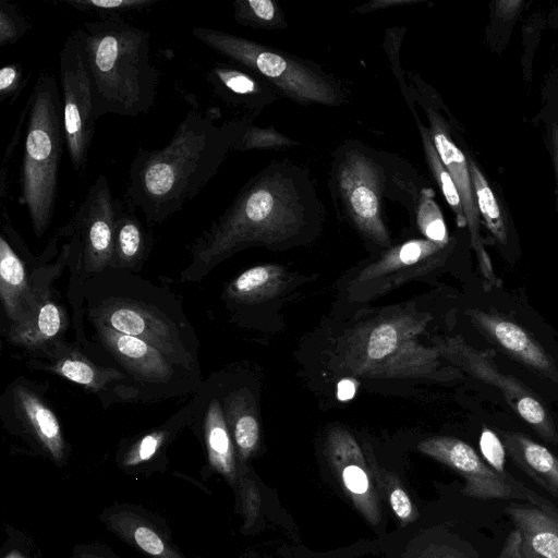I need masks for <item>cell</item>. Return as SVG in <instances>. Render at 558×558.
Instances as JSON below:
<instances>
[{
  "instance_id": "1",
  "label": "cell",
  "mask_w": 558,
  "mask_h": 558,
  "mask_svg": "<svg viewBox=\"0 0 558 558\" xmlns=\"http://www.w3.org/2000/svg\"><path fill=\"white\" fill-rule=\"evenodd\" d=\"M311 182L295 167L272 165L254 175L231 205L190 245L181 281L197 282L232 254L253 245H280L299 236L317 211Z\"/></svg>"
},
{
  "instance_id": "2",
  "label": "cell",
  "mask_w": 558,
  "mask_h": 558,
  "mask_svg": "<svg viewBox=\"0 0 558 558\" xmlns=\"http://www.w3.org/2000/svg\"><path fill=\"white\" fill-rule=\"evenodd\" d=\"M218 113L216 108L191 109L166 146L137 149L126 197L149 222L169 219L217 174L233 143L232 122L218 125Z\"/></svg>"
},
{
  "instance_id": "3",
  "label": "cell",
  "mask_w": 558,
  "mask_h": 558,
  "mask_svg": "<svg viewBox=\"0 0 558 558\" xmlns=\"http://www.w3.org/2000/svg\"><path fill=\"white\" fill-rule=\"evenodd\" d=\"M76 289L90 324L136 337L175 364L201 374L198 339L170 291L133 271L110 268L78 278Z\"/></svg>"
},
{
  "instance_id": "4",
  "label": "cell",
  "mask_w": 558,
  "mask_h": 558,
  "mask_svg": "<svg viewBox=\"0 0 558 558\" xmlns=\"http://www.w3.org/2000/svg\"><path fill=\"white\" fill-rule=\"evenodd\" d=\"M92 78L95 114L138 117L155 104L159 71L150 59L149 33L122 19L81 27Z\"/></svg>"
},
{
  "instance_id": "5",
  "label": "cell",
  "mask_w": 558,
  "mask_h": 558,
  "mask_svg": "<svg viewBox=\"0 0 558 558\" xmlns=\"http://www.w3.org/2000/svg\"><path fill=\"white\" fill-rule=\"evenodd\" d=\"M432 320L428 313L399 307L361 323L343 337L337 350L340 369L372 379L449 378L460 373L440 369L436 347L417 338Z\"/></svg>"
},
{
  "instance_id": "6",
  "label": "cell",
  "mask_w": 558,
  "mask_h": 558,
  "mask_svg": "<svg viewBox=\"0 0 558 558\" xmlns=\"http://www.w3.org/2000/svg\"><path fill=\"white\" fill-rule=\"evenodd\" d=\"M21 204L41 238L54 214L59 167L65 145L61 95L56 77L43 72L27 100Z\"/></svg>"
},
{
  "instance_id": "7",
  "label": "cell",
  "mask_w": 558,
  "mask_h": 558,
  "mask_svg": "<svg viewBox=\"0 0 558 558\" xmlns=\"http://www.w3.org/2000/svg\"><path fill=\"white\" fill-rule=\"evenodd\" d=\"M192 33L217 53L259 74L296 101L337 106L342 100L332 81L290 56L218 29L194 27Z\"/></svg>"
},
{
  "instance_id": "8",
  "label": "cell",
  "mask_w": 558,
  "mask_h": 558,
  "mask_svg": "<svg viewBox=\"0 0 558 558\" xmlns=\"http://www.w3.org/2000/svg\"><path fill=\"white\" fill-rule=\"evenodd\" d=\"M92 325L98 343L124 368L142 401L179 397L202 387L201 374L175 364L147 342L107 326Z\"/></svg>"
},
{
  "instance_id": "9",
  "label": "cell",
  "mask_w": 558,
  "mask_h": 558,
  "mask_svg": "<svg viewBox=\"0 0 558 558\" xmlns=\"http://www.w3.org/2000/svg\"><path fill=\"white\" fill-rule=\"evenodd\" d=\"M62 118L72 167L86 168L97 121L92 78L85 57L81 27L66 37L59 53Z\"/></svg>"
},
{
  "instance_id": "10",
  "label": "cell",
  "mask_w": 558,
  "mask_h": 558,
  "mask_svg": "<svg viewBox=\"0 0 558 558\" xmlns=\"http://www.w3.org/2000/svg\"><path fill=\"white\" fill-rule=\"evenodd\" d=\"M337 191L356 229L379 246L390 236L381 216L384 172L379 165L356 147L344 149L336 168Z\"/></svg>"
},
{
  "instance_id": "11",
  "label": "cell",
  "mask_w": 558,
  "mask_h": 558,
  "mask_svg": "<svg viewBox=\"0 0 558 558\" xmlns=\"http://www.w3.org/2000/svg\"><path fill=\"white\" fill-rule=\"evenodd\" d=\"M417 449L461 474L465 480L463 493L478 499H524L558 515L554 505L527 489L508 474L502 475L488 466L476 451L463 440L449 436H435L422 440Z\"/></svg>"
},
{
  "instance_id": "12",
  "label": "cell",
  "mask_w": 558,
  "mask_h": 558,
  "mask_svg": "<svg viewBox=\"0 0 558 558\" xmlns=\"http://www.w3.org/2000/svg\"><path fill=\"white\" fill-rule=\"evenodd\" d=\"M120 202L100 174L88 187L74 217L66 226L72 233L78 278L86 279L109 268L116 218Z\"/></svg>"
},
{
  "instance_id": "13",
  "label": "cell",
  "mask_w": 558,
  "mask_h": 558,
  "mask_svg": "<svg viewBox=\"0 0 558 558\" xmlns=\"http://www.w3.org/2000/svg\"><path fill=\"white\" fill-rule=\"evenodd\" d=\"M436 348L440 356L472 376L498 388L508 404L544 439L556 442L558 435L554 422L537 397L512 376L502 374L488 352L470 347L461 337L438 339Z\"/></svg>"
},
{
  "instance_id": "14",
  "label": "cell",
  "mask_w": 558,
  "mask_h": 558,
  "mask_svg": "<svg viewBox=\"0 0 558 558\" xmlns=\"http://www.w3.org/2000/svg\"><path fill=\"white\" fill-rule=\"evenodd\" d=\"M0 415L9 429L38 442L53 458L62 457L61 423L44 397V388L22 376L15 378L1 396Z\"/></svg>"
},
{
  "instance_id": "15",
  "label": "cell",
  "mask_w": 558,
  "mask_h": 558,
  "mask_svg": "<svg viewBox=\"0 0 558 558\" xmlns=\"http://www.w3.org/2000/svg\"><path fill=\"white\" fill-rule=\"evenodd\" d=\"M71 257L70 243L63 250L53 265L35 268L37 281V304L31 319L24 325L8 330V341L26 350L32 355L47 353L57 344L64 341V333L70 325L68 312L58 300L51 286L59 276L63 265Z\"/></svg>"
},
{
  "instance_id": "16",
  "label": "cell",
  "mask_w": 558,
  "mask_h": 558,
  "mask_svg": "<svg viewBox=\"0 0 558 558\" xmlns=\"http://www.w3.org/2000/svg\"><path fill=\"white\" fill-rule=\"evenodd\" d=\"M28 365L84 387L98 395L104 403L105 399H111L113 402L142 401L140 390L126 373L94 363L65 341L47 353L32 355Z\"/></svg>"
},
{
  "instance_id": "17",
  "label": "cell",
  "mask_w": 558,
  "mask_h": 558,
  "mask_svg": "<svg viewBox=\"0 0 558 558\" xmlns=\"http://www.w3.org/2000/svg\"><path fill=\"white\" fill-rule=\"evenodd\" d=\"M449 244L414 239L386 251L377 260L364 267L353 280L354 287L378 295L417 276L432 271L446 258Z\"/></svg>"
},
{
  "instance_id": "18",
  "label": "cell",
  "mask_w": 558,
  "mask_h": 558,
  "mask_svg": "<svg viewBox=\"0 0 558 558\" xmlns=\"http://www.w3.org/2000/svg\"><path fill=\"white\" fill-rule=\"evenodd\" d=\"M429 132L436 150L449 171L461 197L471 243L477 256L478 269L486 288L499 286L489 255L485 251L480 231V213L476 206L468 158L452 141L442 118L433 109L427 110Z\"/></svg>"
},
{
  "instance_id": "19",
  "label": "cell",
  "mask_w": 558,
  "mask_h": 558,
  "mask_svg": "<svg viewBox=\"0 0 558 558\" xmlns=\"http://www.w3.org/2000/svg\"><path fill=\"white\" fill-rule=\"evenodd\" d=\"M327 452L348 497L371 523L377 524L380 511L356 440L348 430L335 427L327 437Z\"/></svg>"
},
{
  "instance_id": "20",
  "label": "cell",
  "mask_w": 558,
  "mask_h": 558,
  "mask_svg": "<svg viewBox=\"0 0 558 558\" xmlns=\"http://www.w3.org/2000/svg\"><path fill=\"white\" fill-rule=\"evenodd\" d=\"M37 281L29 275L25 260L14 243L1 229L0 235V301L9 323L8 330L27 323L37 304Z\"/></svg>"
},
{
  "instance_id": "21",
  "label": "cell",
  "mask_w": 558,
  "mask_h": 558,
  "mask_svg": "<svg viewBox=\"0 0 558 558\" xmlns=\"http://www.w3.org/2000/svg\"><path fill=\"white\" fill-rule=\"evenodd\" d=\"M470 316L475 326L507 354L558 383V371L553 360L523 328L507 318L478 310H472Z\"/></svg>"
},
{
  "instance_id": "22",
  "label": "cell",
  "mask_w": 558,
  "mask_h": 558,
  "mask_svg": "<svg viewBox=\"0 0 558 558\" xmlns=\"http://www.w3.org/2000/svg\"><path fill=\"white\" fill-rule=\"evenodd\" d=\"M517 558H558V515L534 505H510Z\"/></svg>"
},
{
  "instance_id": "23",
  "label": "cell",
  "mask_w": 558,
  "mask_h": 558,
  "mask_svg": "<svg viewBox=\"0 0 558 558\" xmlns=\"http://www.w3.org/2000/svg\"><path fill=\"white\" fill-rule=\"evenodd\" d=\"M290 281V274L281 265L262 264L232 279L223 291V298L228 303L253 305L280 295Z\"/></svg>"
},
{
  "instance_id": "24",
  "label": "cell",
  "mask_w": 558,
  "mask_h": 558,
  "mask_svg": "<svg viewBox=\"0 0 558 558\" xmlns=\"http://www.w3.org/2000/svg\"><path fill=\"white\" fill-rule=\"evenodd\" d=\"M227 426L240 457L247 459L259 444L260 427L256 402L247 388H236L220 395Z\"/></svg>"
},
{
  "instance_id": "25",
  "label": "cell",
  "mask_w": 558,
  "mask_h": 558,
  "mask_svg": "<svg viewBox=\"0 0 558 558\" xmlns=\"http://www.w3.org/2000/svg\"><path fill=\"white\" fill-rule=\"evenodd\" d=\"M512 460L537 484L558 498V458L521 433L502 434Z\"/></svg>"
},
{
  "instance_id": "26",
  "label": "cell",
  "mask_w": 558,
  "mask_h": 558,
  "mask_svg": "<svg viewBox=\"0 0 558 558\" xmlns=\"http://www.w3.org/2000/svg\"><path fill=\"white\" fill-rule=\"evenodd\" d=\"M148 238L140 219L120 203L113 233L109 268L138 271L146 258Z\"/></svg>"
},
{
  "instance_id": "27",
  "label": "cell",
  "mask_w": 558,
  "mask_h": 558,
  "mask_svg": "<svg viewBox=\"0 0 558 558\" xmlns=\"http://www.w3.org/2000/svg\"><path fill=\"white\" fill-rule=\"evenodd\" d=\"M207 81L215 93L228 102L254 106L263 95L259 82L226 63H216L207 73Z\"/></svg>"
},
{
  "instance_id": "28",
  "label": "cell",
  "mask_w": 558,
  "mask_h": 558,
  "mask_svg": "<svg viewBox=\"0 0 558 558\" xmlns=\"http://www.w3.org/2000/svg\"><path fill=\"white\" fill-rule=\"evenodd\" d=\"M468 163L478 213L495 239L499 243L505 244L507 242V225L498 201L474 160L468 158Z\"/></svg>"
},
{
  "instance_id": "29",
  "label": "cell",
  "mask_w": 558,
  "mask_h": 558,
  "mask_svg": "<svg viewBox=\"0 0 558 558\" xmlns=\"http://www.w3.org/2000/svg\"><path fill=\"white\" fill-rule=\"evenodd\" d=\"M418 128L425 158L433 173V177L436 183L438 184L448 205L453 210L457 217L458 227H465L466 218L458 189L436 150L429 129L426 128L425 125H422L421 123H418Z\"/></svg>"
},
{
  "instance_id": "30",
  "label": "cell",
  "mask_w": 558,
  "mask_h": 558,
  "mask_svg": "<svg viewBox=\"0 0 558 558\" xmlns=\"http://www.w3.org/2000/svg\"><path fill=\"white\" fill-rule=\"evenodd\" d=\"M235 21L254 28L284 27L283 14L271 0H236L233 2Z\"/></svg>"
},
{
  "instance_id": "31",
  "label": "cell",
  "mask_w": 558,
  "mask_h": 558,
  "mask_svg": "<svg viewBox=\"0 0 558 558\" xmlns=\"http://www.w3.org/2000/svg\"><path fill=\"white\" fill-rule=\"evenodd\" d=\"M416 225L426 240L439 244L450 243L444 216L430 189H423L421 192L416 209Z\"/></svg>"
},
{
  "instance_id": "32",
  "label": "cell",
  "mask_w": 558,
  "mask_h": 558,
  "mask_svg": "<svg viewBox=\"0 0 558 558\" xmlns=\"http://www.w3.org/2000/svg\"><path fill=\"white\" fill-rule=\"evenodd\" d=\"M232 149H265L292 145L293 142L276 130L260 129L245 121H233Z\"/></svg>"
},
{
  "instance_id": "33",
  "label": "cell",
  "mask_w": 558,
  "mask_h": 558,
  "mask_svg": "<svg viewBox=\"0 0 558 558\" xmlns=\"http://www.w3.org/2000/svg\"><path fill=\"white\" fill-rule=\"evenodd\" d=\"M82 12L95 13L100 20L121 19L124 13L140 11L154 5L159 0H61Z\"/></svg>"
},
{
  "instance_id": "34",
  "label": "cell",
  "mask_w": 558,
  "mask_h": 558,
  "mask_svg": "<svg viewBox=\"0 0 558 558\" xmlns=\"http://www.w3.org/2000/svg\"><path fill=\"white\" fill-rule=\"evenodd\" d=\"M29 29L21 11L12 3L0 1V47L17 43Z\"/></svg>"
},
{
  "instance_id": "35",
  "label": "cell",
  "mask_w": 558,
  "mask_h": 558,
  "mask_svg": "<svg viewBox=\"0 0 558 558\" xmlns=\"http://www.w3.org/2000/svg\"><path fill=\"white\" fill-rule=\"evenodd\" d=\"M480 449L492 469L502 475L507 474L505 472V446L492 429L483 428L480 437Z\"/></svg>"
},
{
  "instance_id": "36",
  "label": "cell",
  "mask_w": 558,
  "mask_h": 558,
  "mask_svg": "<svg viewBox=\"0 0 558 558\" xmlns=\"http://www.w3.org/2000/svg\"><path fill=\"white\" fill-rule=\"evenodd\" d=\"M25 85L23 68L20 63H10L0 69V101L16 98Z\"/></svg>"
},
{
  "instance_id": "37",
  "label": "cell",
  "mask_w": 558,
  "mask_h": 558,
  "mask_svg": "<svg viewBox=\"0 0 558 558\" xmlns=\"http://www.w3.org/2000/svg\"><path fill=\"white\" fill-rule=\"evenodd\" d=\"M27 116H28V105L26 102L25 107L23 108V110L21 112L16 129L14 131L11 142L9 143V145L5 149V153L3 155V159L1 162V171H0V198H1V201H3L8 194V187H9V185H8V172H9L8 166L10 163V160L12 159L15 146L17 145V143L20 141V137H21V134L23 131V126L25 123H27Z\"/></svg>"
},
{
  "instance_id": "38",
  "label": "cell",
  "mask_w": 558,
  "mask_h": 558,
  "mask_svg": "<svg viewBox=\"0 0 558 558\" xmlns=\"http://www.w3.org/2000/svg\"><path fill=\"white\" fill-rule=\"evenodd\" d=\"M389 502L395 514L403 524H408L415 519V511L411 499L401 487H393L389 494Z\"/></svg>"
},
{
  "instance_id": "39",
  "label": "cell",
  "mask_w": 558,
  "mask_h": 558,
  "mask_svg": "<svg viewBox=\"0 0 558 558\" xmlns=\"http://www.w3.org/2000/svg\"><path fill=\"white\" fill-rule=\"evenodd\" d=\"M134 538L137 545L150 555L157 556L165 550L162 541L148 527H137L134 533Z\"/></svg>"
},
{
  "instance_id": "40",
  "label": "cell",
  "mask_w": 558,
  "mask_h": 558,
  "mask_svg": "<svg viewBox=\"0 0 558 558\" xmlns=\"http://www.w3.org/2000/svg\"><path fill=\"white\" fill-rule=\"evenodd\" d=\"M496 13L504 21L512 20L521 10L523 1L521 0H501L496 3Z\"/></svg>"
},
{
  "instance_id": "41",
  "label": "cell",
  "mask_w": 558,
  "mask_h": 558,
  "mask_svg": "<svg viewBox=\"0 0 558 558\" xmlns=\"http://www.w3.org/2000/svg\"><path fill=\"white\" fill-rule=\"evenodd\" d=\"M356 391V384L351 378H344L339 381L337 388V397L340 401L352 399Z\"/></svg>"
},
{
  "instance_id": "42",
  "label": "cell",
  "mask_w": 558,
  "mask_h": 558,
  "mask_svg": "<svg viewBox=\"0 0 558 558\" xmlns=\"http://www.w3.org/2000/svg\"><path fill=\"white\" fill-rule=\"evenodd\" d=\"M551 144L558 180V123L554 124L551 129Z\"/></svg>"
}]
</instances>
